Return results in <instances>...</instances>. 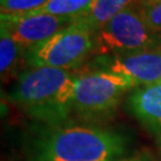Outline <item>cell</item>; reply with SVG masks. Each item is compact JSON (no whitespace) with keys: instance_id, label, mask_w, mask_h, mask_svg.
<instances>
[{"instance_id":"6da1fadb","label":"cell","mask_w":161,"mask_h":161,"mask_svg":"<svg viewBox=\"0 0 161 161\" xmlns=\"http://www.w3.org/2000/svg\"><path fill=\"white\" fill-rule=\"evenodd\" d=\"M75 75L70 70L30 67L18 76L10 98L31 117L60 123L73 110Z\"/></svg>"},{"instance_id":"7a4b0ae2","label":"cell","mask_w":161,"mask_h":161,"mask_svg":"<svg viewBox=\"0 0 161 161\" xmlns=\"http://www.w3.org/2000/svg\"><path fill=\"white\" fill-rule=\"evenodd\" d=\"M121 134L84 125L58 127L36 143L38 161H115L125 152Z\"/></svg>"},{"instance_id":"3957f363","label":"cell","mask_w":161,"mask_h":161,"mask_svg":"<svg viewBox=\"0 0 161 161\" xmlns=\"http://www.w3.org/2000/svg\"><path fill=\"white\" fill-rule=\"evenodd\" d=\"M161 46V32L146 23L136 5L130 6L94 32L97 55L111 58Z\"/></svg>"},{"instance_id":"277c9868","label":"cell","mask_w":161,"mask_h":161,"mask_svg":"<svg viewBox=\"0 0 161 161\" xmlns=\"http://www.w3.org/2000/svg\"><path fill=\"white\" fill-rule=\"evenodd\" d=\"M94 50V32L86 25L72 22L43 44L26 52L31 67L70 70L86 61Z\"/></svg>"},{"instance_id":"5b68a950","label":"cell","mask_w":161,"mask_h":161,"mask_svg":"<svg viewBox=\"0 0 161 161\" xmlns=\"http://www.w3.org/2000/svg\"><path fill=\"white\" fill-rule=\"evenodd\" d=\"M131 88L136 85L130 79L104 68L75 75L73 110L85 117L106 115Z\"/></svg>"},{"instance_id":"8992f818","label":"cell","mask_w":161,"mask_h":161,"mask_svg":"<svg viewBox=\"0 0 161 161\" xmlns=\"http://www.w3.org/2000/svg\"><path fill=\"white\" fill-rule=\"evenodd\" d=\"M70 23L69 18L42 13H1L0 16V25L6 28L12 38L26 52L43 44Z\"/></svg>"},{"instance_id":"52a82bcc","label":"cell","mask_w":161,"mask_h":161,"mask_svg":"<svg viewBox=\"0 0 161 161\" xmlns=\"http://www.w3.org/2000/svg\"><path fill=\"white\" fill-rule=\"evenodd\" d=\"M104 69L124 75L138 86L161 80V46L106 58Z\"/></svg>"},{"instance_id":"ba28073f","label":"cell","mask_w":161,"mask_h":161,"mask_svg":"<svg viewBox=\"0 0 161 161\" xmlns=\"http://www.w3.org/2000/svg\"><path fill=\"white\" fill-rule=\"evenodd\" d=\"M128 105L136 118L161 131V80L136 87L129 97Z\"/></svg>"},{"instance_id":"9c48e42d","label":"cell","mask_w":161,"mask_h":161,"mask_svg":"<svg viewBox=\"0 0 161 161\" xmlns=\"http://www.w3.org/2000/svg\"><path fill=\"white\" fill-rule=\"evenodd\" d=\"M138 1L140 0H93L87 11L72 22L84 24L96 32L115 16L130 6L136 5Z\"/></svg>"},{"instance_id":"30bf717a","label":"cell","mask_w":161,"mask_h":161,"mask_svg":"<svg viewBox=\"0 0 161 161\" xmlns=\"http://www.w3.org/2000/svg\"><path fill=\"white\" fill-rule=\"evenodd\" d=\"M26 50L12 38L10 32L0 25V70L3 80L13 76L22 58H25Z\"/></svg>"},{"instance_id":"8fae6325","label":"cell","mask_w":161,"mask_h":161,"mask_svg":"<svg viewBox=\"0 0 161 161\" xmlns=\"http://www.w3.org/2000/svg\"><path fill=\"white\" fill-rule=\"evenodd\" d=\"M93 0H48L37 11L31 13L50 14L56 17L75 19L81 16L91 6Z\"/></svg>"},{"instance_id":"7c38bea8","label":"cell","mask_w":161,"mask_h":161,"mask_svg":"<svg viewBox=\"0 0 161 161\" xmlns=\"http://www.w3.org/2000/svg\"><path fill=\"white\" fill-rule=\"evenodd\" d=\"M136 7L146 23L154 31L161 32V0H140Z\"/></svg>"},{"instance_id":"4fadbf2b","label":"cell","mask_w":161,"mask_h":161,"mask_svg":"<svg viewBox=\"0 0 161 161\" xmlns=\"http://www.w3.org/2000/svg\"><path fill=\"white\" fill-rule=\"evenodd\" d=\"M48 0H0L1 13H31L37 11Z\"/></svg>"},{"instance_id":"5bb4252c","label":"cell","mask_w":161,"mask_h":161,"mask_svg":"<svg viewBox=\"0 0 161 161\" xmlns=\"http://www.w3.org/2000/svg\"><path fill=\"white\" fill-rule=\"evenodd\" d=\"M124 161H138V160H124Z\"/></svg>"},{"instance_id":"9a60e30c","label":"cell","mask_w":161,"mask_h":161,"mask_svg":"<svg viewBox=\"0 0 161 161\" xmlns=\"http://www.w3.org/2000/svg\"><path fill=\"white\" fill-rule=\"evenodd\" d=\"M159 141H160V144H161V136H160V138H159Z\"/></svg>"}]
</instances>
